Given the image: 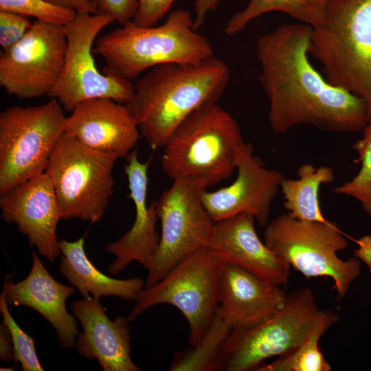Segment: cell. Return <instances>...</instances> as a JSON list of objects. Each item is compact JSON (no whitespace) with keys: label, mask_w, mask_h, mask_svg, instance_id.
<instances>
[{"label":"cell","mask_w":371,"mask_h":371,"mask_svg":"<svg viewBox=\"0 0 371 371\" xmlns=\"http://www.w3.org/2000/svg\"><path fill=\"white\" fill-rule=\"evenodd\" d=\"M311 29L285 23L257 41L259 81L269 100L271 128L277 134L300 124L328 132L362 131L370 119L368 105L330 84L313 66L308 57Z\"/></svg>","instance_id":"cell-1"},{"label":"cell","mask_w":371,"mask_h":371,"mask_svg":"<svg viewBox=\"0 0 371 371\" xmlns=\"http://www.w3.org/2000/svg\"><path fill=\"white\" fill-rule=\"evenodd\" d=\"M230 71L212 57L196 64L170 63L150 69L134 85L125 104L149 147L163 148L173 131L201 106L216 102L229 81Z\"/></svg>","instance_id":"cell-2"},{"label":"cell","mask_w":371,"mask_h":371,"mask_svg":"<svg viewBox=\"0 0 371 371\" xmlns=\"http://www.w3.org/2000/svg\"><path fill=\"white\" fill-rule=\"evenodd\" d=\"M244 143L233 116L216 102L192 113L163 146L161 169L171 179H186L207 189L229 178Z\"/></svg>","instance_id":"cell-3"},{"label":"cell","mask_w":371,"mask_h":371,"mask_svg":"<svg viewBox=\"0 0 371 371\" xmlns=\"http://www.w3.org/2000/svg\"><path fill=\"white\" fill-rule=\"evenodd\" d=\"M92 51L130 80L161 64H196L214 56L208 39L194 29L185 10L170 12L161 25L144 27L130 21L98 38Z\"/></svg>","instance_id":"cell-4"},{"label":"cell","mask_w":371,"mask_h":371,"mask_svg":"<svg viewBox=\"0 0 371 371\" xmlns=\"http://www.w3.org/2000/svg\"><path fill=\"white\" fill-rule=\"evenodd\" d=\"M309 54L330 84L366 102L371 117V0H332L311 29Z\"/></svg>","instance_id":"cell-5"},{"label":"cell","mask_w":371,"mask_h":371,"mask_svg":"<svg viewBox=\"0 0 371 371\" xmlns=\"http://www.w3.org/2000/svg\"><path fill=\"white\" fill-rule=\"evenodd\" d=\"M264 242L306 278L330 277L339 298L360 276L358 258L344 260L337 256L348 243L336 223L328 220L302 221L280 214L266 225Z\"/></svg>","instance_id":"cell-6"},{"label":"cell","mask_w":371,"mask_h":371,"mask_svg":"<svg viewBox=\"0 0 371 371\" xmlns=\"http://www.w3.org/2000/svg\"><path fill=\"white\" fill-rule=\"evenodd\" d=\"M117 159L63 133L45 171L52 182L62 219L94 223L102 218L114 192L113 172Z\"/></svg>","instance_id":"cell-7"},{"label":"cell","mask_w":371,"mask_h":371,"mask_svg":"<svg viewBox=\"0 0 371 371\" xmlns=\"http://www.w3.org/2000/svg\"><path fill=\"white\" fill-rule=\"evenodd\" d=\"M55 98L0 114V194L45 172L65 133L67 117Z\"/></svg>","instance_id":"cell-8"},{"label":"cell","mask_w":371,"mask_h":371,"mask_svg":"<svg viewBox=\"0 0 371 371\" xmlns=\"http://www.w3.org/2000/svg\"><path fill=\"white\" fill-rule=\"evenodd\" d=\"M224 262L205 248L172 268L161 280L138 293L128 319L135 320L151 306L176 307L189 326V342L196 345L207 330L218 304Z\"/></svg>","instance_id":"cell-9"},{"label":"cell","mask_w":371,"mask_h":371,"mask_svg":"<svg viewBox=\"0 0 371 371\" xmlns=\"http://www.w3.org/2000/svg\"><path fill=\"white\" fill-rule=\"evenodd\" d=\"M115 21L109 15L77 12L65 25L67 49L60 76L50 93L64 110L72 111L80 102L110 98L126 104L134 95V85L108 67L100 71L93 57V47L101 30Z\"/></svg>","instance_id":"cell-10"},{"label":"cell","mask_w":371,"mask_h":371,"mask_svg":"<svg viewBox=\"0 0 371 371\" xmlns=\"http://www.w3.org/2000/svg\"><path fill=\"white\" fill-rule=\"evenodd\" d=\"M322 310L308 287L286 295L270 319L248 329H232L225 346V370L255 371L265 360L284 355L309 335Z\"/></svg>","instance_id":"cell-11"},{"label":"cell","mask_w":371,"mask_h":371,"mask_svg":"<svg viewBox=\"0 0 371 371\" xmlns=\"http://www.w3.org/2000/svg\"><path fill=\"white\" fill-rule=\"evenodd\" d=\"M203 190L190 180L177 179L157 201L161 234L145 287L155 284L179 263L207 247L215 221L203 205Z\"/></svg>","instance_id":"cell-12"},{"label":"cell","mask_w":371,"mask_h":371,"mask_svg":"<svg viewBox=\"0 0 371 371\" xmlns=\"http://www.w3.org/2000/svg\"><path fill=\"white\" fill-rule=\"evenodd\" d=\"M65 25L36 21L0 58V85L20 99L41 97L56 85L67 49Z\"/></svg>","instance_id":"cell-13"},{"label":"cell","mask_w":371,"mask_h":371,"mask_svg":"<svg viewBox=\"0 0 371 371\" xmlns=\"http://www.w3.org/2000/svg\"><path fill=\"white\" fill-rule=\"evenodd\" d=\"M237 177L228 186L202 192L205 208L216 222L241 213L255 217L258 224L266 226L272 201L276 198L284 175L267 169L254 155L251 143H243L238 149Z\"/></svg>","instance_id":"cell-14"},{"label":"cell","mask_w":371,"mask_h":371,"mask_svg":"<svg viewBox=\"0 0 371 371\" xmlns=\"http://www.w3.org/2000/svg\"><path fill=\"white\" fill-rule=\"evenodd\" d=\"M1 218L25 235L51 262L60 254L57 225L62 215L52 182L43 172L0 194Z\"/></svg>","instance_id":"cell-15"},{"label":"cell","mask_w":371,"mask_h":371,"mask_svg":"<svg viewBox=\"0 0 371 371\" xmlns=\"http://www.w3.org/2000/svg\"><path fill=\"white\" fill-rule=\"evenodd\" d=\"M255 217L241 213L214 223L207 249L225 263L236 265L277 286L286 284L290 265L258 236Z\"/></svg>","instance_id":"cell-16"},{"label":"cell","mask_w":371,"mask_h":371,"mask_svg":"<svg viewBox=\"0 0 371 371\" xmlns=\"http://www.w3.org/2000/svg\"><path fill=\"white\" fill-rule=\"evenodd\" d=\"M65 133L93 150L126 158L141 135L126 105L110 98L78 104L67 117Z\"/></svg>","instance_id":"cell-17"},{"label":"cell","mask_w":371,"mask_h":371,"mask_svg":"<svg viewBox=\"0 0 371 371\" xmlns=\"http://www.w3.org/2000/svg\"><path fill=\"white\" fill-rule=\"evenodd\" d=\"M151 159L142 162L138 159L137 149L126 157L125 173L127 177L129 194L135 209V217L131 229L117 240L108 243L105 249L115 256L109 266V272L116 275L133 261H137L146 270L157 248L159 236L155 225L158 218L157 201L147 205L148 186V170Z\"/></svg>","instance_id":"cell-18"},{"label":"cell","mask_w":371,"mask_h":371,"mask_svg":"<svg viewBox=\"0 0 371 371\" xmlns=\"http://www.w3.org/2000/svg\"><path fill=\"white\" fill-rule=\"evenodd\" d=\"M71 309L82 328L74 344L79 355L96 359L104 371L140 370L131 356L128 318L117 316L111 320L100 300L91 296L74 302Z\"/></svg>","instance_id":"cell-19"},{"label":"cell","mask_w":371,"mask_h":371,"mask_svg":"<svg viewBox=\"0 0 371 371\" xmlns=\"http://www.w3.org/2000/svg\"><path fill=\"white\" fill-rule=\"evenodd\" d=\"M286 295L280 286L224 262L216 312L232 329L252 328L272 317L284 305Z\"/></svg>","instance_id":"cell-20"},{"label":"cell","mask_w":371,"mask_h":371,"mask_svg":"<svg viewBox=\"0 0 371 371\" xmlns=\"http://www.w3.org/2000/svg\"><path fill=\"white\" fill-rule=\"evenodd\" d=\"M32 265L27 276L14 283L6 275L2 293L8 305L25 306L41 315L55 329L60 346L74 347L79 331L76 317L66 307L67 300L76 293L74 286L57 282L32 251Z\"/></svg>","instance_id":"cell-21"},{"label":"cell","mask_w":371,"mask_h":371,"mask_svg":"<svg viewBox=\"0 0 371 371\" xmlns=\"http://www.w3.org/2000/svg\"><path fill=\"white\" fill-rule=\"evenodd\" d=\"M85 238L69 242L59 240L61 253L59 270L67 281L78 289L82 297L115 296L125 300H136L138 293L146 286L139 277L119 280L100 271L89 260L84 247Z\"/></svg>","instance_id":"cell-22"},{"label":"cell","mask_w":371,"mask_h":371,"mask_svg":"<svg viewBox=\"0 0 371 371\" xmlns=\"http://www.w3.org/2000/svg\"><path fill=\"white\" fill-rule=\"evenodd\" d=\"M297 179L284 178L280 186L284 207L291 217L302 221L325 222L319 201L322 184L334 181L332 168H318L310 164H302L297 170Z\"/></svg>","instance_id":"cell-23"},{"label":"cell","mask_w":371,"mask_h":371,"mask_svg":"<svg viewBox=\"0 0 371 371\" xmlns=\"http://www.w3.org/2000/svg\"><path fill=\"white\" fill-rule=\"evenodd\" d=\"M332 0H249L247 6L234 14L228 20L225 33L234 36L243 32L248 24L261 15L278 11L284 12L301 23L318 26Z\"/></svg>","instance_id":"cell-24"},{"label":"cell","mask_w":371,"mask_h":371,"mask_svg":"<svg viewBox=\"0 0 371 371\" xmlns=\"http://www.w3.org/2000/svg\"><path fill=\"white\" fill-rule=\"evenodd\" d=\"M232 330L225 319L215 312L201 341L191 348L178 352L171 363L170 370H225V346Z\"/></svg>","instance_id":"cell-25"},{"label":"cell","mask_w":371,"mask_h":371,"mask_svg":"<svg viewBox=\"0 0 371 371\" xmlns=\"http://www.w3.org/2000/svg\"><path fill=\"white\" fill-rule=\"evenodd\" d=\"M340 320L336 313L322 310L308 337L292 351L278 357L269 364L263 363L255 371H330L332 367L319 347L321 337Z\"/></svg>","instance_id":"cell-26"},{"label":"cell","mask_w":371,"mask_h":371,"mask_svg":"<svg viewBox=\"0 0 371 371\" xmlns=\"http://www.w3.org/2000/svg\"><path fill=\"white\" fill-rule=\"evenodd\" d=\"M362 131L363 137L352 146L357 154L355 162L361 164L360 169L350 181L333 188V191L353 197L371 216V117Z\"/></svg>","instance_id":"cell-27"},{"label":"cell","mask_w":371,"mask_h":371,"mask_svg":"<svg viewBox=\"0 0 371 371\" xmlns=\"http://www.w3.org/2000/svg\"><path fill=\"white\" fill-rule=\"evenodd\" d=\"M0 11L23 16H34L38 21L65 25L73 21L77 12L55 5L45 0H0Z\"/></svg>","instance_id":"cell-28"},{"label":"cell","mask_w":371,"mask_h":371,"mask_svg":"<svg viewBox=\"0 0 371 371\" xmlns=\"http://www.w3.org/2000/svg\"><path fill=\"white\" fill-rule=\"evenodd\" d=\"M0 311L3 324L9 329L14 349V360L23 371H43L35 348L34 339L24 332L11 315L3 293L0 295Z\"/></svg>","instance_id":"cell-29"},{"label":"cell","mask_w":371,"mask_h":371,"mask_svg":"<svg viewBox=\"0 0 371 371\" xmlns=\"http://www.w3.org/2000/svg\"><path fill=\"white\" fill-rule=\"evenodd\" d=\"M31 25L23 16L0 11V45L3 51L18 43Z\"/></svg>","instance_id":"cell-30"},{"label":"cell","mask_w":371,"mask_h":371,"mask_svg":"<svg viewBox=\"0 0 371 371\" xmlns=\"http://www.w3.org/2000/svg\"><path fill=\"white\" fill-rule=\"evenodd\" d=\"M98 14L112 16L120 25L131 21L138 10L137 0H89Z\"/></svg>","instance_id":"cell-31"},{"label":"cell","mask_w":371,"mask_h":371,"mask_svg":"<svg viewBox=\"0 0 371 371\" xmlns=\"http://www.w3.org/2000/svg\"><path fill=\"white\" fill-rule=\"evenodd\" d=\"M175 0H137L138 10L131 21L139 27H153L169 11Z\"/></svg>","instance_id":"cell-32"},{"label":"cell","mask_w":371,"mask_h":371,"mask_svg":"<svg viewBox=\"0 0 371 371\" xmlns=\"http://www.w3.org/2000/svg\"><path fill=\"white\" fill-rule=\"evenodd\" d=\"M221 0H196L193 27L198 30L204 23L207 15L215 10Z\"/></svg>","instance_id":"cell-33"},{"label":"cell","mask_w":371,"mask_h":371,"mask_svg":"<svg viewBox=\"0 0 371 371\" xmlns=\"http://www.w3.org/2000/svg\"><path fill=\"white\" fill-rule=\"evenodd\" d=\"M52 4L70 9L76 12L98 14L97 10L89 0H45Z\"/></svg>","instance_id":"cell-34"},{"label":"cell","mask_w":371,"mask_h":371,"mask_svg":"<svg viewBox=\"0 0 371 371\" xmlns=\"http://www.w3.org/2000/svg\"><path fill=\"white\" fill-rule=\"evenodd\" d=\"M14 349L10 332L5 324L0 325V359L3 362L14 360Z\"/></svg>","instance_id":"cell-35"},{"label":"cell","mask_w":371,"mask_h":371,"mask_svg":"<svg viewBox=\"0 0 371 371\" xmlns=\"http://www.w3.org/2000/svg\"><path fill=\"white\" fill-rule=\"evenodd\" d=\"M359 248L354 250V256L362 260L371 273V235H365L356 240Z\"/></svg>","instance_id":"cell-36"},{"label":"cell","mask_w":371,"mask_h":371,"mask_svg":"<svg viewBox=\"0 0 371 371\" xmlns=\"http://www.w3.org/2000/svg\"><path fill=\"white\" fill-rule=\"evenodd\" d=\"M0 370L1 371H10V370L13 371V370H14V367H12V368H3H3H0Z\"/></svg>","instance_id":"cell-37"}]
</instances>
